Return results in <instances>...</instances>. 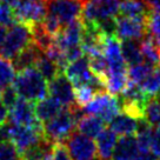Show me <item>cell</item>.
Returning a JSON list of instances; mask_svg holds the SVG:
<instances>
[{"label":"cell","instance_id":"obj_29","mask_svg":"<svg viewBox=\"0 0 160 160\" xmlns=\"http://www.w3.org/2000/svg\"><path fill=\"white\" fill-rule=\"evenodd\" d=\"M19 98V94H18V92H17V90L14 88L13 85L6 86L5 88H2L1 92H0V99L8 107V110H11L14 106V104Z\"/></svg>","mask_w":160,"mask_h":160},{"label":"cell","instance_id":"obj_15","mask_svg":"<svg viewBox=\"0 0 160 160\" xmlns=\"http://www.w3.org/2000/svg\"><path fill=\"white\" fill-rule=\"evenodd\" d=\"M41 53H42V51L32 41L30 45L26 46L25 48L20 52L19 54L15 55L14 58L11 60L15 72H20L25 68L34 66Z\"/></svg>","mask_w":160,"mask_h":160},{"label":"cell","instance_id":"obj_22","mask_svg":"<svg viewBox=\"0 0 160 160\" xmlns=\"http://www.w3.org/2000/svg\"><path fill=\"white\" fill-rule=\"evenodd\" d=\"M34 67L42 74V77L47 81H51L55 75H58L60 72H62L59 68V66L57 65L53 60H51L44 52L39 55V58L37 60Z\"/></svg>","mask_w":160,"mask_h":160},{"label":"cell","instance_id":"obj_3","mask_svg":"<svg viewBox=\"0 0 160 160\" xmlns=\"http://www.w3.org/2000/svg\"><path fill=\"white\" fill-rule=\"evenodd\" d=\"M32 42V32L28 26L15 22L8 27L5 39L0 50V55L7 60H12L21 51Z\"/></svg>","mask_w":160,"mask_h":160},{"label":"cell","instance_id":"obj_30","mask_svg":"<svg viewBox=\"0 0 160 160\" xmlns=\"http://www.w3.org/2000/svg\"><path fill=\"white\" fill-rule=\"evenodd\" d=\"M15 22L17 21L14 18L13 8L11 6L4 4V2H0V25L8 28Z\"/></svg>","mask_w":160,"mask_h":160},{"label":"cell","instance_id":"obj_31","mask_svg":"<svg viewBox=\"0 0 160 160\" xmlns=\"http://www.w3.org/2000/svg\"><path fill=\"white\" fill-rule=\"evenodd\" d=\"M53 160H73L71 157L67 146L64 142H55L52 148Z\"/></svg>","mask_w":160,"mask_h":160},{"label":"cell","instance_id":"obj_17","mask_svg":"<svg viewBox=\"0 0 160 160\" xmlns=\"http://www.w3.org/2000/svg\"><path fill=\"white\" fill-rule=\"evenodd\" d=\"M64 108H65V106H62L58 100H55L52 97L39 100L34 105L37 118L42 124L51 120L52 118H54L55 115L59 114Z\"/></svg>","mask_w":160,"mask_h":160},{"label":"cell","instance_id":"obj_19","mask_svg":"<svg viewBox=\"0 0 160 160\" xmlns=\"http://www.w3.org/2000/svg\"><path fill=\"white\" fill-rule=\"evenodd\" d=\"M138 125H139V120L126 114L124 112H120L119 114L110 122L111 130L120 135L137 134Z\"/></svg>","mask_w":160,"mask_h":160},{"label":"cell","instance_id":"obj_5","mask_svg":"<svg viewBox=\"0 0 160 160\" xmlns=\"http://www.w3.org/2000/svg\"><path fill=\"white\" fill-rule=\"evenodd\" d=\"M13 13L17 22L32 27L44 21L47 14V5L44 0H20L13 7Z\"/></svg>","mask_w":160,"mask_h":160},{"label":"cell","instance_id":"obj_9","mask_svg":"<svg viewBox=\"0 0 160 160\" xmlns=\"http://www.w3.org/2000/svg\"><path fill=\"white\" fill-rule=\"evenodd\" d=\"M44 138V130L11 122V141L18 148L19 153L40 142Z\"/></svg>","mask_w":160,"mask_h":160},{"label":"cell","instance_id":"obj_26","mask_svg":"<svg viewBox=\"0 0 160 160\" xmlns=\"http://www.w3.org/2000/svg\"><path fill=\"white\" fill-rule=\"evenodd\" d=\"M147 35L160 46V11H151L147 18Z\"/></svg>","mask_w":160,"mask_h":160},{"label":"cell","instance_id":"obj_33","mask_svg":"<svg viewBox=\"0 0 160 160\" xmlns=\"http://www.w3.org/2000/svg\"><path fill=\"white\" fill-rule=\"evenodd\" d=\"M11 141V121L0 126V142Z\"/></svg>","mask_w":160,"mask_h":160},{"label":"cell","instance_id":"obj_10","mask_svg":"<svg viewBox=\"0 0 160 160\" xmlns=\"http://www.w3.org/2000/svg\"><path fill=\"white\" fill-rule=\"evenodd\" d=\"M48 93L65 107L77 105L73 84L64 72H60L51 81H48Z\"/></svg>","mask_w":160,"mask_h":160},{"label":"cell","instance_id":"obj_24","mask_svg":"<svg viewBox=\"0 0 160 160\" xmlns=\"http://www.w3.org/2000/svg\"><path fill=\"white\" fill-rule=\"evenodd\" d=\"M140 87L150 98L160 94V66H157L152 71V73L140 84Z\"/></svg>","mask_w":160,"mask_h":160},{"label":"cell","instance_id":"obj_20","mask_svg":"<svg viewBox=\"0 0 160 160\" xmlns=\"http://www.w3.org/2000/svg\"><path fill=\"white\" fill-rule=\"evenodd\" d=\"M106 122L104 120L92 114H85L77 124V130L80 133L87 135L90 138H97L105 130Z\"/></svg>","mask_w":160,"mask_h":160},{"label":"cell","instance_id":"obj_28","mask_svg":"<svg viewBox=\"0 0 160 160\" xmlns=\"http://www.w3.org/2000/svg\"><path fill=\"white\" fill-rule=\"evenodd\" d=\"M0 160H21L19 151L12 141L0 142Z\"/></svg>","mask_w":160,"mask_h":160},{"label":"cell","instance_id":"obj_2","mask_svg":"<svg viewBox=\"0 0 160 160\" xmlns=\"http://www.w3.org/2000/svg\"><path fill=\"white\" fill-rule=\"evenodd\" d=\"M44 135L51 142H64L77 128V121L70 108L65 107L54 118L44 122Z\"/></svg>","mask_w":160,"mask_h":160},{"label":"cell","instance_id":"obj_13","mask_svg":"<svg viewBox=\"0 0 160 160\" xmlns=\"http://www.w3.org/2000/svg\"><path fill=\"white\" fill-rule=\"evenodd\" d=\"M147 35V21L119 15L117 18V37L122 39L141 40Z\"/></svg>","mask_w":160,"mask_h":160},{"label":"cell","instance_id":"obj_25","mask_svg":"<svg viewBox=\"0 0 160 160\" xmlns=\"http://www.w3.org/2000/svg\"><path fill=\"white\" fill-rule=\"evenodd\" d=\"M15 78V70L12 61L0 57V90L11 85Z\"/></svg>","mask_w":160,"mask_h":160},{"label":"cell","instance_id":"obj_14","mask_svg":"<svg viewBox=\"0 0 160 160\" xmlns=\"http://www.w3.org/2000/svg\"><path fill=\"white\" fill-rule=\"evenodd\" d=\"M139 152L138 140L134 135H122L115 146L113 160H134Z\"/></svg>","mask_w":160,"mask_h":160},{"label":"cell","instance_id":"obj_11","mask_svg":"<svg viewBox=\"0 0 160 160\" xmlns=\"http://www.w3.org/2000/svg\"><path fill=\"white\" fill-rule=\"evenodd\" d=\"M10 121L18 125L30 126L38 130H44L42 125L37 118L34 102L19 98L14 106L10 110Z\"/></svg>","mask_w":160,"mask_h":160},{"label":"cell","instance_id":"obj_23","mask_svg":"<svg viewBox=\"0 0 160 160\" xmlns=\"http://www.w3.org/2000/svg\"><path fill=\"white\" fill-rule=\"evenodd\" d=\"M157 66H153L152 64L147 62V61H142L140 64L130 66V68L127 70V75H128V80L135 84H141L144 80L152 73V71L154 70Z\"/></svg>","mask_w":160,"mask_h":160},{"label":"cell","instance_id":"obj_38","mask_svg":"<svg viewBox=\"0 0 160 160\" xmlns=\"http://www.w3.org/2000/svg\"><path fill=\"white\" fill-rule=\"evenodd\" d=\"M84 1H88V0H84Z\"/></svg>","mask_w":160,"mask_h":160},{"label":"cell","instance_id":"obj_34","mask_svg":"<svg viewBox=\"0 0 160 160\" xmlns=\"http://www.w3.org/2000/svg\"><path fill=\"white\" fill-rule=\"evenodd\" d=\"M10 118V112H8V107L1 101L0 99V126L4 125L5 122L8 121Z\"/></svg>","mask_w":160,"mask_h":160},{"label":"cell","instance_id":"obj_18","mask_svg":"<svg viewBox=\"0 0 160 160\" xmlns=\"http://www.w3.org/2000/svg\"><path fill=\"white\" fill-rule=\"evenodd\" d=\"M118 142L117 133L111 130H104L97 137V147L100 160H111Z\"/></svg>","mask_w":160,"mask_h":160},{"label":"cell","instance_id":"obj_32","mask_svg":"<svg viewBox=\"0 0 160 160\" xmlns=\"http://www.w3.org/2000/svg\"><path fill=\"white\" fill-rule=\"evenodd\" d=\"M151 151L153 154L157 157V159L160 160V125L155 127L153 131V138H152V145H151Z\"/></svg>","mask_w":160,"mask_h":160},{"label":"cell","instance_id":"obj_4","mask_svg":"<svg viewBox=\"0 0 160 160\" xmlns=\"http://www.w3.org/2000/svg\"><path fill=\"white\" fill-rule=\"evenodd\" d=\"M82 108L86 114L97 115L105 122H111L121 112L119 98L108 93L107 91L98 93Z\"/></svg>","mask_w":160,"mask_h":160},{"label":"cell","instance_id":"obj_37","mask_svg":"<svg viewBox=\"0 0 160 160\" xmlns=\"http://www.w3.org/2000/svg\"><path fill=\"white\" fill-rule=\"evenodd\" d=\"M1 1H2L4 4L11 6V7L13 8V7H15V6L18 5V2H19L20 0H1Z\"/></svg>","mask_w":160,"mask_h":160},{"label":"cell","instance_id":"obj_16","mask_svg":"<svg viewBox=\"0 0 160 160\" xmlns=\"http://www.w3.org/2000/svg\"><path fill=\"white\" fill-rule=\"evenodd\" d=\"M151 10L141 0H120L119 14L133 19L147 21Z\"/></svg>","mask_w":160,"mask_h":160},{"label":"cell","instance_id":"obj_8","mask_svg":"<svg viewBox=\"0 0 160 160\" xmlns=\"http://www.w3.org/2000/svg\"><path fill=\"white\" fill-rule=\"evenodd\" d=\"M120 0H88L85 1L81 20L84 22H95L104 18L114 17L119 13Z\"/></svg>","mask_w":160,"mask_h":160},{"label":"cell","instance_id":"obj_6","mask_svg":"<svg viewBox=\"0 0 160 160\" xmlns=\"http://www.w3.org/2000/svg\"><path fill=\"white\" fill-rule=\"evenodd\" d=\"M84 0H47V13L55 17L65 26L73 20L81 18Z\"/></svg>","mask_w":160,"mask_h":160},{"label":"cell","instance_id":"obj_7","mask_svg":"<svg viewBox=\"0 0 160 160\" xmlns=\"http://www.w3.org/2000/svg\"><path fill=\"white\" fill-rule=\"evenodd\" d=\"M65 142L73 160H100L97 144L90 137L73 132Z\"/></svg>","mask_w":160,"mask_h":160},{"label":"cell","instance_id":"obj_35","mask_svg":"<svg viewBox=\"0 0 160 160\" xmlns=\"http://www.w3.org/2000/svg\"><path fill=\"white\" fill-rule=\"evenodd\" d=\"M151 11H160V0H141Z\"/></svg>","mask_w":160,"mask_h":160},{"label":"cell","instance_id":"obj_21","mask_svg":"<svg viewBox=\"0 0 160 160\" xmlns=\"http://www.w3.org/2000/svg\"><path fill=\"white\" fill-rule=\"evenodd\" d=\"M121 42V53L128 66L140 64L144 60L141 52V40L137 39H122Z\"/></svg>","mask_w":160,"mask_h":160},{"label":"cell","instance_id":"obj_27","mask_svg":"<svg viewBox=\"0 0 160 160\" xmlns=\"http://www.w3.org/2000/svg\"><path fill=\"white\" fill-rule=\"evenodd\" d=\"M97 94H98V93L88 85L74 87L75 102H77V105L80 106V107H84V106L87 105Z\"/></svg>","mask_w":160,"mask_h":160},{"label":"cell","instance_id":"obj_39","mask_svg":"<svg viewBox=\"0 0 160 160\" xmlns=\"http://www.w3.org/2000/svg\"><path fill=\"white\" fill-rule=\"evenodd\" d=\"M44 1H47V0H44Z\"/></svg>","mask_w":160,"mask_h":160},{"label":"cell","instance_id":"obj_12","mask_svg":"<svg viewBox=\"0 0 160 160\" xmlns=\"http://www.w3.org/2000/svg\"><path fill=\"white\" fill-rule=\"evenodd\" d=\"M64 73L71 80L74 87L87 85L94 77V73L90 67V59L87 54H84L79 59L70 62L66 66Z\"/></svg>","mask_w":160,"mask_h":160},{"label":"cell","instance_id":"obj_1","mask_svg":"<svg viewBox=\"0 0 160 160\" xmlns=\"http://www.w3.org/2000/svg\"><path fill=\"white\" fill-rule=\"evenodd\" d=\"M13 86L20 98L32 102L44 99L48 93L47 80L33 66L18 72L13 80Z\"/></svg>","mask_w":160,"mask_h":160},{"label":"cell","instance_id":"obj_36","mask_svg":"<svg viewBox=\"0 0 160 160\" xmlns=\"http://www.w3.org/2000/svg\"><path fill=\"white\" fill-rule=\"evenodd\" d=\"M5 28L6 27L0 25V50H1V46H2V42H4V39H5V35H6Z\"/></svg>","mask_w":160,"mask_h":160}]
</instances>
